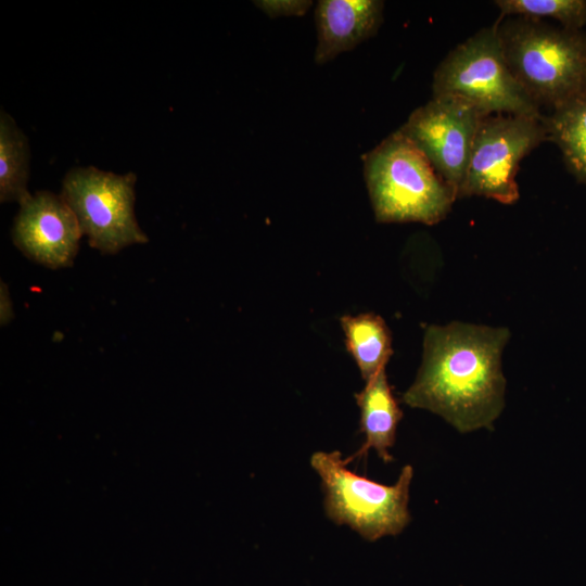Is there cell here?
<instances>
[{
    "instance_id": "1",
    "label": "cell",
    "mask_w": 586,
    "mask_h": 586,
    "mask_svg": "<svg viewBox=\"0 0 586 586\" xmlns=\"http://www.w3.org/2000/svg\"><path fill=\"white\" fill-rule=\"evenodd\" d=\"M509 339L504 327L429 326L421 366L403 403L441 416L460 433L493 430L505 406L501 355Z\"/></svg>"
},
{
    "instance_id": "2",
    "label": "cell",
    "mask_w": 586,
    "mask_h": 586,
    "mask_svg": "<svg viewBox=\"0 0 586 586\" xmlns=\"http://www.w3.org/2000/svg\"><path fill=\"white\" fill-rule=\"evenodd\" d=\"M507 64L525 92L550 111L586 93V34L542 20L495 23Z\"/></svg>"
},
{
    "instance_id": "3",
    "label": "cell",
    "mask_w": 586,
    "mask_h": 586,
    "mask_svg": "<svg viewBox=\"0 0 586 586\" xmlns=\"http://www.w3.org/2000/svg\"><path fill=\"white\" fill-rule=\"evenodd\" d=\"M362 168L378 222L435 225L456 201L426 156L399 129L362 155Z\"/></svg>"
},
{
    "instance_id": "4",
    "label": "cell",
    "mask_w": 586,
    "mask_h": 586,
    "mask_svg": "<svg viewBox=\"0 0 586 586\" xmlns=\"http://www.w3.org/2000/svg\"><path fill=\"white\" fill-rule=\"evenodd\" d=\"M433 95L457 97L482 114L544 117L511 73L495 24L454 48L438 64Z\"/></svg>"
},
{
    "instance_id": "5",
    "label": "cell",
    "mask_w": 586,
    "mask_h": 586,
    "mask_svg": "<svg viewBox=\"0 0 586 586\" xmlns=\"http://www.w3.org/2000/svg\"><path fill=\"white\" fill-rule=\"evenodd\" d=\"M310 464L321 479L326 514L334 523L373 542L399 534L410 522L411 466L402 469L395 484L384 485L351 471L339 450L316 451Z\"/></svg>"
},
{
    "instance_id": "6",
    "label": "cell",
    "mask_w": 586,
    "mask_h": 586,
    "mask_svg": "<svg viewBox=\"0 0 586 586\" xmlns=\"http://www.w3.org/2000/svg\"><path fill=\"white\" fill-rule=\"evenodd\" d=\"M137 176L94 166L74 167L64 177L61 196L75 214L81 233L102 254L149 241L135 215Z\"/></svg>"
},
{
    "instance_id": "7",
    "label": "cell",
    "mask_w": 586,
    "mask_h": 586,
    "mask_svg": "<svg viewBox=\"0 0 586 586\" xmlns=\"http://www.w3.org/2000/svg\"><path fill=\"white\" fill-rule=\"evenodd\" d=\"M544 117L496 114L479 125L458 199L484 196L512 204L519 196L515 181L521 161L548 140Z\"/></svg>"
},
{
    "instance_id": "8",
    "label": "cell",
    "mask_w": 586,
    "mask_h": 586,
    "mask_svg": "<svg viewBox=\"0 0 586 586\" xmlns=\"http://www.w3.org/2000/svg\"><path fill=\"white\" fill-rule=\"evenodd\" d=\"M482 114L453 95H433L399 130L426 156L456 200L468 168Z\"/></svg>"
},
{
    "instance_id": "9",
    "label": "cell",
    "mask_w": 586,
    "mask_h": 586,
    "mask_svg": "<svg viewBox=\"0 0 586 586\" xmlns=\"http://www.w3.org/2000/svg\"><path fill=\"white\" fill-rule=\"evenodd\" d=\"M82 233L78 220L61 194L37 191L21 205L12 239L29 259L51 269L69 267Z\"/></svg>"
},
{
    "instance_id": "10",
    "label": "cell",
    "mask_w": 586,
    "mask_h": 586,
    "mask_svg": "<svg viewBox=\"0 0 586 586\" xmlns=\"http://www.w3.org/2000/svg\"><path fill=\"white\" fill-rule=\"evenodd\" d=\"M380 0H320L316 5L315 62H330L374 36L383 21Z\"/></svg>"
},
{
    "instance_id": "11",
    "label": "cell",
    "mask_w": 586,
    "mask_h": 586,
    "mask_svg": "<svg viewBox=\"0 0 586 586\" xmlns=\"http://www.w3.org/2000/svg\"><path fill=\"white\" fill-rule=\"evenodd\" d=\"M360 409V430L366 436L361 448L346 462L373 448L378 456L390 462L393 456L388 449L395 443L396 430L403 412L387 382L385 369L366 382L362 391L355 394Z\"/></svg>"
},
{
    "instance_id": "12",
    "label": "cell",
    "mask_w": 586,
    "mask_h": 586,
    "mask_svg": "<svg viewBox=\"0 0 586 586\" xmlns=\"http://www.w3.org/2000/svg\"><path fill=\"white\" fill-rule=\"evenodd\" d=\"M341 326L347 351L354 358L362 379L368 382L385 366L393 353L388 327L382 317L365 313L343 316Z\"/></svg>"
},
{
    "instance_id": "13",
    "label": "cell",
    "mask_w": 586,
    "mask_h": 586,
    "mask_svg": "<svg viewBox=\"0 0 586 586\" xmlns=\"http://www.w3.org/2000/svg\"><path fill=\"white\" fill-rule=\"evenodd\" d=\"M548 140L560 149L569 170L586 184V93L544 115Z\"/></svg>"
},
{
    "instance_id": "14",
    "label": "cell",
    "mask_w": 586,
    "mask_h": 586,
    "mask_svg": "<svg viewBox=\"0 0 586 586\" xmlns=\"http://www.w3.org/2000/svg\"><path fill=\"white\" fill-rule=\"evenodd\" d=\"M30 149L26 135L13 117L0 111V201L24 204L31 194L27 190Z\"/></svg>"
},
{
    "instance_id": "15",
    "label": "cell",
    "mask_w": 586,
    "mask_h": 586,
    "mask_svg": "<svg viewBox=\"0 0 586 586\" xmlns=\"http://www.w3.org/2000/svg\"><path fill=\"white\" fill-rule=\"evenodd\" d=\"M500 17H549L562 27L582 30L586 25V0H497Z\"/></svg>"
},
{
    "instance_id": "16",
    "label": "cell",
    "mask_w": 586,
    "mask_h": 586,
    "mask_svg": "<svg viewBox=\"0 0 586 586\" xmlns=\"http://www.w3.org/2000/svg\"><path fill=\"white\" fill-rule=\"evenodd\" d=\"M255 5L269 17L302 16L313 4L308 0H260Z\"/></svg>"
},
{
    "instance_id": "17",
    "label": "cell",
    "mask_w": 586,
    "mask_h": 586,
    "mask_svg": "<svg viewBox=\"0 0 586 586\" xmlns=\"http://www.w3.org/2000/svg\"><path fill=\"white\" fill-rule=\"evenodd\" d=\"M14 317L13 304L5 283L0 284V321L1 326L8 324Z\"/></svg>"
}]
</instances>
